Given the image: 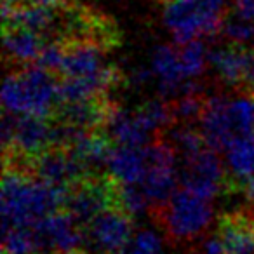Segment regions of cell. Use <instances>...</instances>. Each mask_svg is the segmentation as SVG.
<instances>
[{
  "mask_svg": "<svg viewBox=\"0 0 254 254\" xmlns=\"http://www.w3.org/2000/svg\"><path fill=\"white\" fill-rule=\"evenodd\" d=\"M28 4H42V5H60L63 0H28Z\"/></svg>",
  "mask_w": 254,
  "mask_h": 254,
  "instance_id": "cell-26",
  "label": "cell"
},
{
  "mask_svg": "<svg viewBox=\"0 0 254 254\" xmlns=\"http://www.w3.org/2000/svg\"><path fill=\"white\" fill-rule=\"evenodd\" d=\"M37 254H71L80 251L85 232L66 211L53 212L33 225Z\"/></svg>",
  "mask_w": 254,
  "mask_h": 254,
  "instance_id": "cell-6",
  "label": "cell"
},
{
  "mask_svg": "<svg viewBox=\"0 0 254 254\" xmlns=\"http://www.w3.org/2000/svg\"><path fill=\"white\" fill-rule=\"evenodd\" d=\"M254 205V204H253ZM251 212H253V218H254V209H253V211H251Z\"/></svg>",
  "mask_w": 254,
  "mask_h": 254,
  "instance_id": "cell-29",
  "label": "cell"
},
{
  "mask_svg": "<svg viewBox=\"0 0 254 254\" xmlns=\"http://www.w3.org/2000/svg\"><path fill=\"white\" fill-rule=\"evenodd\" d=\"M103 131L110 136L115 145L127 146H146L157 138L148 127L141 122L136 112L122 110L119 105L113 103L110 108L108 119H106Z\"/></svg>",
  "mask_w": 254,
  "mask_h": 254,
  "instance_id": "cell-13",
  "label": "cell"
},
{
  "mask_svg": "<svg viewBox=\"0 0 254 254\" xmlns=\"http://www.w3.org/2000/svg\"><path fill=\"white\" fill-rule=\"evenodd\" d=\"M232 190L240 188L244 181L254 178V134L240 136L225 150Z\"/></svg>",
  "mask_w": 254,
  "mask_h": 254,
  "instance_id": "cell-18",
  "label": "cell"
},
{
  "mask_svg": "<svg viewBox=\"0 0 254 254\" xmlns=\"http://www.w3.org/2000/svg\"><path fill=\"white\" fill-rule=\"evenodd\" d=\"M85 242L99 253H119L132 237V216L120 207H110L99 212L84 228Z\"/></svg>",
  "mask_w": 254,
  "mask_h": 254,
  "instance_id": "cell-8",
  "label": "cell"
},
{
  "mask_svg": "<svg viewBox=\"0 0 254 254\" xmlns=\"http://www.w3.org/2000/svg\"><path fill=\"white\" fill-rule=\"evenodd\" d=\"M30 173L47 183L66 188L89 174L77 157L63 146H49L46 152L35 157L30 162Z\"/></svg>",
  "mask_w": 254,
  "mask_h": 254,
  "instance_id": "cell-9",
  "label": "cell"
},
{
  "mask_svg": "<svg viewBox=\"0 0 254 254\" xmlns=\"http://www.w3.org/2000/svg\"><path fill=\"white\" fill-rule=\"evenodd\" d=\"M218 233L226 254H254V218L251 211H237L221 216Z\"/></svg>",
  "mask_w": 254,
  "mask_h": 254,
  "instance_id": "cell-15",
  "label": "cell"
},
{
  "mask_svg": "<svg viewBox=\"0 0 254 254\" xmlns=\"http://www.w3.org/2000/svg\"><path fill=\"white\" fill-rule=\"evenodd\" d=\"M112 254H126V251L122 249V251H119V253H112Z\"/></svg>",
  "mask_w": 254,
  "mask_h": 254,
  "instance_id": "cell-28",
  "label": "cell"
},
{
  "mask_svg": "<svg viewBox=\"0 0 254 254\" xmlns=\"http://www.w3.org/2000/svg\"><path fill=\"white\" fill-rule=\"evenodd\" d=\"M221 33L232 44H249L254 42V21L240 18L235 12L225 14L221 23Z\"/></svg>",
  "mask_w": 254,
  "mask_h": 254,
  "instance_id": "cell-22",
  "label": "cell"
},
{
  "mask_svg": "<svg viewBox=\"0 0 254 254\" xmlns=\"http://www.w3.org/2000/svg\"><path fill=\"white\" fill-rule=\"evenodd\" d=\"M119 207L132 218L150 211L148 195L141 183H119Z\"/></svg>",
  "mask_w": 254,
  "mask_h": 254,
  "instance_id": "cell-21",
  "label": "cell"
},
{
  "mask_svg": "<svg viewBox=\"0 0 254 254\" xmlns=\"http://www.w3.org/2000/svg\"><path fill=\"white\" fill-rule=\"evenodd\" d=\"M223 18L225 0H167L162 11L176 46L219 33Z\"/></svg>",
  "mask_w": 254,
  "mask_h": 254,
  "instance_id": "cell-3",
  "label": "cell"
},
{
  "mask_svg": "<svg viewBox=\"0 0 254 254\" xmlns=\"http://www.w3.org/2000/svg\"><path fill=\"white\" fill-rule=\"evenodd\" d=\"M209 64L225 84L246 94H254V49L230 44L209 51Z\"/></svg>",
  "mask_w": 254,
  "mask_h": 254,
  "instance_id": "cell-7",
  "label": "cell"
},
{
  "mask_svg": "<svg viewBox=\"0 0 254 254\" xmlns=\"http://www.w3.org/2000/svg\"><path fill=\"white\" fill-rule=\"evenodd\" d=\"M232 12L239 14L240 18L254 21V0H235Z\"/></svg>",
  "mask_w": 254,
  "mask_h": 254,
  "instance_id": "cell-25",
  "label": "cell"
},
{
  "mask_svg": "<svg viewBox=\"0 0 254 254\" xmlns=\"http://www.w3.org/2000/svg\"><path fill=\"white\" fill-rule=\"evenodd\" d=\"M71 254H89V253H85V251H75V253H71Z\"/></svg>",
  "mask_w": 254,
  "mask_h": 254,
  "instance_id": "cell-27",
  "label": "cell"
},
{
  "mask_svg": "<svg viewBox=\"0 0 254 254\" xmlns=\"http://www.w3.org/2000/svg\"><path fill=\"white\" fill-rule=\"evenodd\" d=\"M202 251H204V254H226L225 242H223V239L219 237L218 232L211 239L205 240L204 246H202Z\"/></svg>",
  "mask_w": 254,
  "mask_h": 254,
  "instance_id": "cell-24",
  "label": "cell"
},
{
  "mask_svg": "<svg viewBox=\"0 0 254 254\" xmlns=\"http://www.w3.org/2000/svg\"><path fill=\"white\" fill-rule=\"evenodd\" d=\"M106 49L108 47L94 42L64 44L63 61L58 75H61V78H85L101 75L112 66L106 63Z\"/></svg>",
  "mask_w": 254,
  "mask_h": 254,
  "instance_id": "cell-11",
  "label": "cell"
},
{
  "mask_svg": "<svg viewBox=\"0 0 254 254\" xmlns=\"http://www.w3.org/2000/svg\"><path fill=\"white\" fill-rule=\"evenodd\" d=\"M180 60L183 66V73L187 78H197L204 73L205 63H209V53L205 42L202 39H195L191 42L178 46Z\"/></svg>",
  "mask_w": 254,
  "mask_h": 254,
  "instance_id": "cell-19",
  "label": "cell"
},
{
  "mask_svg": "<svg viewBox=\"0 0 254 254\" xmlns=\"http://www.w3.org/2000/svg\"><path fill=\"white\" fill-rule=\"evenodd\" d=\"M207 98L209 96H205L204 92H198V94H185L180 96V98L171 99L176 124L180 122L191 126L195 122H200L205 105H207Z\"/></svg>",
  "mask_w": 254,
  "mask_h": 254,
  "instance_id": "cell-20",
  "label": "cell"
},
{
  "mask_svg": "<svg viewBox=\"0 0 254 254\" xmlns=\"http://www.w3.org/2000/svg\"><path fill=\"white\" fill-rule=\"evenodd\" d=\"M178 183H180V171L176 169V162L148 164V171L141 185L148 195L152 216H155L171 200L173 193L178 190Z\"/></svg>",
  "mask_w": 254,
  "mask_h": 254,
  "instance_id": "cell-14",
  "label": "cell"
},
{
  "mask_svg": "<svg viewBox=\"0 0 254 254\" xmlns=\"http://www.w3.org/2000/svg\"><path fill=\"white\" fill-rule=\"evenodd\" d=\"M180 183L181 187L211 200L216 195L232 190L228 169L223 164L219 152L209 145L193 155L185 157L180 169Z\"/></svg>",
  "mask_w": 254,
  "mask_h": 254,
  "instance_id": "cell-5",
  "label": "cell"
},
{
  "mask_svg": "<svg viewBox=\"0 0 254 254\" xmlns=\"http://www.w3.org/2000/svg\"><path fill=\"white\" fill-rule=\"evenodd\" d=\"M66 193V187L47 183L14 167H4L2 228L35 225L53 212L63 211Z\"/></svg>",
  "mask_w": 254,
  "mask_h": 254,
  "instance_id": "cell-1",
  "label": "cell"
},
{
  "mask_svg": "<svg viewBox=\"0 0 254 254\" xmlns=\"http://www.w3.org/2000/svg\"><path fill=\"white\" fill-rule=\"evenodd\" d=\"M124 251H126V254H164V246L155 232L139 230L138 233L131 237Z\"/></svg>",
  "mask_w": 254,
  "mask_h": 254,
  "instance_id": "cell-23",
  "label": "cell"
},
{
  "mask_svg": "<svg viewBox=\"0 0 254 254\" xmlns=\"http://www.w3.org/2000/svg\"><path fill=\"white\" fill-rule=\"evenodd\" d=\"M49 146H53V122H49L47 117L16 113L14 141L12 148L5 152L4 157L19 155L32 162Z\"/></svg>",
  "mask_w": 254,
  "mask_h": 254,
  "instance_id": "cell-10",
  "label": "cell"
},
{
  "mask_svg": "<svg viewBox=\"0 0 254 254\" xmlns=\"http://www.w3.org/2000/svg\"><path fill=\"white\" fill-rule=\"evenodd\" d=\"M112 106L113 101H110L108 96H94L80 101L60 103L53 119L78 127L82 131H98L105 126Z\"/></svg>",
  "mask_w": 254,
  "mask_h": 254,
  "instance_id": "cell-12",
  "label": "cell"
},
{
  "mask_svg": "<svg viewBox=\"0 0 254 254\" xmlns=\"http://www.w3.org/2000/svg\"><path fill=\"white\" fill-rule=\"evenodd\" d=\"M153 218L173 242H193L212 221L211 198L180 187Z\"/></svg>",
  "mask_w": 254,
  "mask_h": 254,
  "instance_id": "cell-4",
  "label": "cell"
},
{
  "mask_svg": "<svg viewBox=\"0 0 254 254\" xmlns=\"http://www.w3.org/2000/svg\"><path fill=\"white\" fill-rule=\"evenodd\" d=\"M47 40L37 32L23 26H4V51L5 58L12 63L23 64L35 63Z\"/></svg>",
  "mask_w": 254,
  "mask_h": 254,
  "instance_id": "cell-17",
  "label": "cell"
},
{
  "mask_svg": "<svg viewBox=\"0 0 254 254\" xmlns=\"http://www.w3.org/2000/svg\"><path fill=\"white\" fill-rule=\"evenodd\" d=\"M253 98H254V94H253Z\"/></svg>",
  "mask_w": 254,
  "mask_h": 254,
  "instance_id": "cell-30",
  "label": "cell"
},
{
  "mask_svg": "<svg viewBox=\"0 0 254 254\" xmlns=\"http://www.w3.org/2000/svg\"><path fill=\"white\" fill-rule=\"evenodd\" d=\"M60 82L56 73L39 64H23L19 70L5 77L2 87L4 110L12 113H32V115L53 119L60 96Z\"/></svg>",
  "mask_w": 254,
  "mask_h": 254,
  "instance_id": "cell-2",
  "label": "cell"
},
{
  "mask_svg": "<svg viewBox=\"0 0 254 254\" xmlns=\"http://www.w3.org/2000/svg\"><path fill=\"white\" fill-rule=\"evenodd\" d=\"M148 171L145 146L115 145L108 162V173L119 183H141Z\"/></svg>",
  "mask_w": 254,
  "mask_h": 254,
  "instance_id": "cell-16",
  "label": "cell"
}]
</instances>
